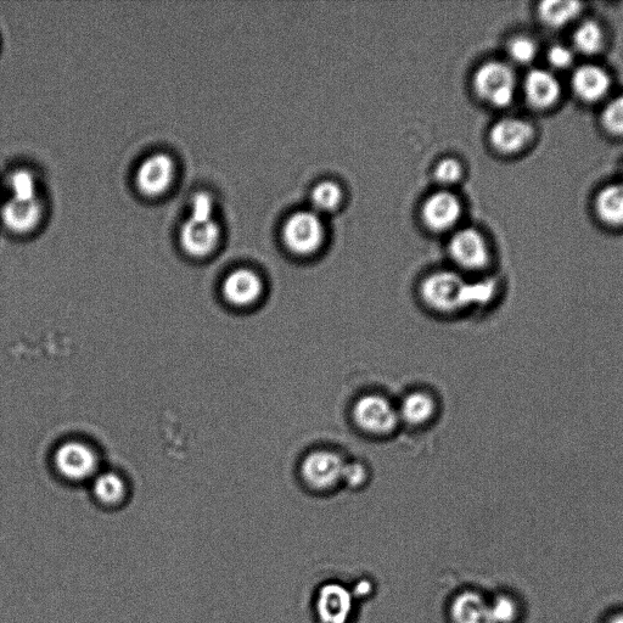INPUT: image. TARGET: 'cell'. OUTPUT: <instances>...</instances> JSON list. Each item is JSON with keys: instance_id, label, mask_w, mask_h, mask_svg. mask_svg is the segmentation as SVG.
<instances>
[{"instance_id": "obj_1", "label": "cell", "mask_w": 623, "mask_h": 623, "mask_svg": "<svg viewBox=\"0 0 623 623\" xmlns=\"http://www.w3.org/2000/svg\"><path fill=\"white\" fill-rule=\"evenodd\" d=\"M420 293L426 305L439 313H456L469 306V283L454 272H437L424 280Z\"/></svg>"}, {"instance_id": "obj_2", "label": "cell", "mask_w": 623, "mask_h": 623, "mask_svg": "<svg viewBox=\"0 0 623 623\" xmlns=\"http://www.w3.org/2000/svg\"><path fill=\"white\" fill-rule=\"evenodd\" d=\"M54 468L61 477L71 482L92 481L100 471L97 451L87 442L70 440L56 448Z\"/></svg>"}, {"instance_id": "obj_3", "label": "cell", "mask_w": 623, "mask_h": 623, "mask_svg": "<svg viewBox=\"0 0 623 623\" xmlns=\"http://www.w3.org/2000/svg\"><path fill=\"white\" fill-rule=\"evenodd\" d=\"M516 80L512 67L501 61H490L476 71L475 92L481 99L496 108L512 104Z\"/></svg>"}, {"instance_id": "obj_4", "label": "cell", "mask_w": 623, "mask_h": 623, "mask_svg": "<svg viewBox=\"0 0 623 623\" xmlns=\"http://www.w3.org/2000/svg\"><path fill=\"white\" fill-rule=\"evenodd\" d=\"M352 415L358 428L372 435H390L401 424L397 406L380 395L359 398Z\"/></svg>"}, {"instance_id": "obj_5", "label": "cell", "mask_w": 623, "mask_h": 623, "mask_svg": "<svg viewBox=\"0 0 623 623\" xmlns=\"http://www.w3.org/2000/svg\"><path fill=\"white\" fill-rule=\"evenodd\" d=\"M345 465L346 460L340 454L321 449L302 460L301 476L313 490L329 491L342 484Z\"/></svg>"}, {"instance_id": "obj_6", "label": "cell", "mask_w": 623, "mask_h": 623, "mask_svg": "<svg viewBox=\"0 0 623 623\" xmlns=\"http://www.w3.org/2000/svg\"><path fill=\"white\" fill-rule=\"evenodd\" d=\"M283 239L293 254L308 256L314 254L323 243L324 228L316 213L301 211L285 223Z\"/></svg>"}, {"instance_id": "obj_7", "label": "cell", "mask_w": 623, "mask_h": 623, "mask_svg": "<svg viewBox=\"0 0 623 623\" xmlns=\"http://www.w3.org/2000/svg\"><path fill=\"white\" fill-rule=\"evenodd\" d=\"M352 589L339 582L325 583L317 593L316 615L319 623H352L356 613Z\"/></svg>"}, {"instance_id": "obj_8", "label": "cell", "mask_w": 623, "mask_h": 623, "mask_svg": "<svg viewBox=\"0 0 623 623\" xmlns=\"http://www.w3.org/2000/svg\"><path fill=\"white\" fill-rule=\"evenodd\" d=\"M265 291L260 275L248 268L229 273L222 284L223 299L230 306L248 308L261 300Z\"/></svg>"}, {"instance_id": "obj_9", "label": "cell", "mask_w": 623, "mask_h": 623, "mask_svg": "<svg viewBox=\"0 0 623 623\" xmlns=\"http://www.w3.org/2000/svg\"><path fill=\"white\" fill-rule=\"evenodd\" d=\"M449 254L459 267L481 271L490 262V251L482 235L474 229L460 230L449 243Z\"/></svg>"}, {"instance_id": "obj_10", "label": "cell", "mask_w": 623, "mask_h": 623, "mask_svg": "<svg viewBox=\"0 0 623 623\" xmlns=\"http://www.w3.org/2000/svg\"><path fill=\"white\" fill-rule=\"evenodd\" d=\"M175 177V164L170 156L156 154L139 166L136 183L140 193L147 196L164 194Z\"/></svg>"}, {"instance_id": "obj_11", "label": "cell", "mask_w": 623, "mask_h": 623, "mask_svg": "<svg viewBox=\"0 0 623 623\" xmlns=\"http://www.w3.org/2000/svg\"><path fill=\"white\" fill-rule=\"evenodd\" d=\"M220 227L215 221L196 222L188 220L181 229V246L185 254L202 258L212 254L220 241Z\"/></svg>"}, {"instance_id": "obj_12", "label": "cell", "mask_w": 623, "mask_h": 623, "mask_svg": "<svg viewBox=\"0 0 623 623\" xmlns=\"http://www.w3.org/2000/svg\"><path fill=\"white\" fill-rule=\"evenodd\" d=\"M533 136L530 123L514 117L498 121L491 129L493 147L503 154H515L523 150Z\"/></svg>"}, {"instance_id": "obj_13", "label": "cell", "mask_w": 623, "mask_h": 623, "mask_svg": "<svg viewBox=\"0 0 623 623\" xmlns=\"http://www.w3.org/2000/svg\"><path fill=\"white\" fill-rule=\"evenodd\" d=\"M460 213H462V206L459 200L456 196L446 192L430 196L423 209L426 226L436 232L452 228L458 222Z\"/></svg>"}, {"instance_id": "obj_14", "label": "cell", "mask_w": 623, "mask_h": 623, "mask_svg": "<svg viewBox=\"0 0 623 623\" xmlns=\"http://www.w3.org/2000/svg\"><path fill=\"white\" fill-rule=\"evenodd\" d=\"M452 623H492L488 599L476 591H463L449 606Z\"/></svg>"}, {"instance_id": "obj_15", "label": "cell", "mask_w": 623, "mask_h": 623, "mask_svg": "<svg viewBox=\"0 0 623 623\" xmlns=\"http://www.w3.org/2000/svg\"><path fill=\"white\" fill-rule=\"evenodd\" d=\"M526 100L536 109H547L557 103L560 97V84L549 71L532 70L525 78Z\"/></svg>"}, {"instance_id": "obj_16", "label": "cell", "mask_w": 623, "mask_h": 623, "mask_svg": "<svg viewBox=\"0 0 623 623\" xmlns=\"http://www.w3.org/2000/svg\"><path fill=\"white\" fill-rule=\"evenodd\" d=\"M611 86L610 76L594 65L578 67L572 77V89L577 97L586 103H596L608 94Z\"/></svg>"}, {"instance_id": "obj_17", "label": "cell", "mask_w": 623, "mask_h": 623, "mask_svg": "<svg viewBox=\"0 0 623 623\" xmlns=\"http://www.w3.org/2000/svg\"><path fill=\"white\" fill-rule=\"evenodd\" d=\"M92 482V495L95 501L106 509H117L125 504L128 497L127 482L115 471H99Z\"/></svg>"}, {"instance_id": "obj_18", "label": "cell", "mask_w": 623, "mask_h": 623, "mask_svg": "<svg viewBox=\"0 0 623 623\" xmlns=\"http://www.w3.org/2000/svg\"><path fill=\"white\" fill-rule=\"evenodd\" d=\"M42 217L38 200L18 201L11 199L3 206L2 220L11 232L24 234L35 228Z\"/></svg>"}, {"instance_id": "obj_19", "label": "cell", "mask_w": 623, "mask_h": 623, "mask_svg": "<svg viewBox=\"0 0 623 623\" xmlns=\"http://www.w3.org/2000/svg\"><path fill=\"white\" fill-rule=\"evenodd\" d=\"M397 409L401 423L411 426L428 424L437 411L434 397L423 391H414L404 396Z\"/></svg>"}, {"instance_id": "obj_20", "label": "cell", "mask_w": 623, "mask_h": 623, "mask_svg": "<svg viewBox=\"0 0 623 623\" xmlns=\"http://www.w3.org/2000/svg\"><path fill=\"white\" fill-rule=\"evenodd\" d=\"M596 210L600 220L609 226L623 224V184L609 185L599 193Z\"/></svg>"}, {"instance_id": "obj_21", "label": "cell", "mask_w": 623, "mask_h": 623, "mask_svg": "<svg viewBox=\"0 0 623 623\" xmlns=\"http://www.w3.org/2000/svg\"><path fill=\"white\" fill-rule=\"evenodd\" d=\"M582 4L578 2H563V0H547L540 4L538 14L544 24L552 28L569 25L581 13Z\"/></svg>"}, {"instance_id": "obj_22", "label": "cell", "mask_w": 623, "mask_h": 623, "mask_svg": "<svg viewBox=\"0 0 623 623\" xmlns=\"http://www.w3.org/2000/svg\"><path fill=\"white\" fill-rule=\"evenodd\" d=\"M574 46L577 52L594 55L603 47L604 36L602 27L596 21H586L576 28Z\"/></svg>"}, {"instance_id": "obj_23", "label": "cell", "mask_w": 623, "mask_h": 623, "mask_svg": "<svg viewBox=\"0 0 623 623\" xmlns=\"http://www.w3.org/2000/svg\"><path fill=\"white\" fill-rule=\"evenodd\" d=\"M492 623H516L520 617V605L510 594H496L488 599Z\"/></svg>"}, {"instance_id": "obj_24", "label": "cell", "mask_w": 623, "mask_h": 623, "mask_svg": "<svg viewBox=\"0 0 623 623\" xmlns=\"http://www.w3.org/2000/svg\"><path fill=\"white\" fill-rule=\"evenodd\" d=\"M342 199L341 189L333 182H323L312 190V204L318 211L329 212L339 206Z\"/></svg>"}, {"instance_id": "obj_25", "label": "cell", "mask_w": 623, "mask_h": 623, "mask_svg": "<svg viewBox=\"0 0 623 623\" xmlns=\"http://www.w3.org/2000/svg\"><path fill=\"white\" fill-rule=\"evenodd\" d=\"M9 188L14 200H37L36 181L30 172L25 170L14 172L9 178Z\"/></svg>"}, {"instance_id": "obj_26", "label": "cell", "mask_w": 623, "mask_h": 623, "mask_svg": "<svg viewBox=\"0 0 623 623\" xmlns=\"http://www.w3.org/2000/svg\"><path fill=\"white\" fill-rule=\"evenodd\" d=\"M508 53L516 64L527 65L535 60L537 46L529 37H516L509 44Z\"/></svg>"}, {"instance_id": "obj_27", "label": "cell", "mask_w": 623, "mask_h": 623, "mask_svg": "<svg viewBox=\"0 0 623 623\" xmlns=\"http://www.w3.org/2000/svg\"><path fill=\"white\" fill-rule=\"evenodd\" d=\"M603 125L614 136H623V95L610 101L603 111Z\"/></svg>"}, {"instance_id": "obj_28", "label": "cell", "mask_w": 623, "mask_h": 623, "mask_svg": "<svg viewBox=\"0 0 623 623\" xmlns=\"http://www.w3.org/2000/svg\"><path fill=\"white\" fill-rule=\"evenodd\" d=\"M368 477L366 465L359 462H346L342 484L357 490L367 484Z\"/></svg>"}, {"instance_id": "obj_29", "label": "cell", "mask_w": 623, "mask_h": 623, "mask_svg": "<svg viewBox=\"0 0 623 623\" xmlns=\"http://www.w3.org/2000/svg\"><path fill=\"white\" fill-rule=\"evenodd\" d=\"M189 220L196 222L212 221L213 201L211 195L198 193L192 199V213Z\"/></svg>"}, {"instance_id": "obj_30", "label": "cell", "mask_w": 623, "mask_h": 623, "mask_svg": "<svg viewBox=\"0 0 623 623\" xmlns=\"http://www.w3.org/2000/svg\"><path fill=\"white\" fill-rule=\"evenodd\" d=\"M463 175V168L457 160H442L435 170V178L437 182L442 184L457 183Z\"/></svg>"}, {"instance_id": "obj_31", "label": "cell", "mask_w": 623, "mask_h": 623, "mask_svg": "<svg viewBox=\"0 0 623 623\" xmlns=\"http://www.w3.org/2000/svg\"><path fill=\"white\" fill-rule=\"evenodd\" d=\"M548 61L555 69H566L574 61V54L568 47L554 46L549 49Z\"/></svg>"}, {"instance_id": "obj_32", "label": "cell", "mask_w": 623, "mask_h": 623, "mask_svg": "<svg viewBox=\"0 0 623 623\" xmlns=\"http://www.w3.org/2000/svg\"><path fill=\"white\" fill-rule=\"evenodd\" d=\"M606 623H623V613L614 614Z\"/></svg>"}]
</instances>
